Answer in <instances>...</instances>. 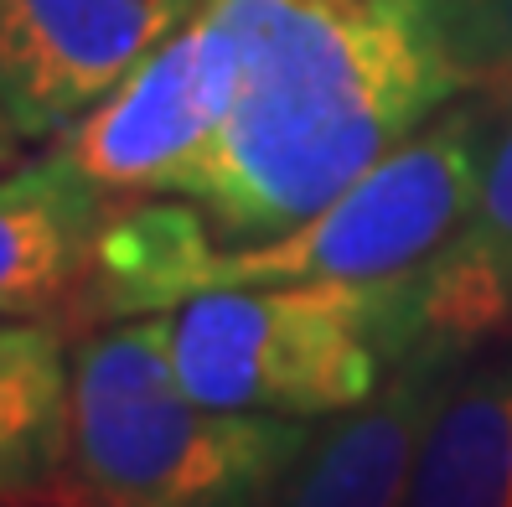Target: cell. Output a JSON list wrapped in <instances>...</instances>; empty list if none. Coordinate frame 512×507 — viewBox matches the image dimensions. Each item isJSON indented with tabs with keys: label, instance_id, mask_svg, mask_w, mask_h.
<instances>
[{
	"label": "cell",
	"instance_id": "cell-8",
	"mask_svg": "<svg viewBox=\"0 0 512 507\" xmlns=\"http://www.w3.org/2000/svg\"><path fill=\"white\" fill-rule=\"evenodd\" d=\"M461 352L419 342L399 357L378 394L316 425L269 507H404L425 425Z\"/></svg>",
	"mask_w": 512,
	"mask_h": 507
},
{
	"label": "cell",
	"instance_id": "cell-3",
	"mask_svg": "<svg viewBox=\"0 0 512 507\" xmlns=\"http://www.w3.org/2000/svg\"><path fill=\"white\" fill-rule=\"evenodd\" d=\"M316 420L207 409L176 383L161 316L73 337V430L52 507H269Z\"/></svg>",
	"mask_w": 512,
	"mask_h": 507
},
{
	"label": "cell",
	"instance_id": "cell-10",
	"mask_svg": "<svg viewBox=\"0 0 512 507\" xmlns=\"http://www.w3.org/2000/svg\"><path fill=\"white\" fill-rule=\"evenodd\" d=\"M404 507H512V347L456 363L419 440Z\"/></svg>",
	"mask_w": 512,
	"mask_h": 507
},
{
	"label": "cell",
	"instance_id": "cell-6",
	"mask_svg": "<svg viewBox=\"0 0 512 507\" xmlns=\"http://www.w3.org/2000/svg\"><path fill=\"white\" fill-rule=\"evenodd\" d=\"M202 0H0V109L42 145L94 109Z\"/></svg>",
	"mask_w": 512,
	"mask_h": 507
},
{
	"label": "cell",
	"instance_id": "cell-2",
	"mask_svg": "<svg viewBox=\"0 0 512 507\" xmlns=\"http://www.w3.org/2000/svg\"><path fill=\"white\" fill-rule=\"evenodd\" d=\"M502 119V83L440 109L321 213L280 233L218 238L182 197H119L83 295V332L213 290L383 285L425 264L466 218Z\"/></svg>",
	"mask_w": 512,
	"mask_h": 507
},
{
	"label": "cell",
	"instance_id": "cell-7",
	"mask_svg": "<svg viewBox=\"0 0 512 507\" xmlns=\"http://www.w3.org/2000/svg\"><path fill=\"white\" fill-rule=\"evenodd\" d=\"M114 202L63 140L0 166V316L52 321L78 337Z\"/></svg>",
	"mask_w": 512,
	"mask_h": 507
},
{
	"label": "cell",
	"instance_id": "cell-13",
	"mask_svg": "<svg viewBox=\"0 0 512 507\" xmlns=\"http://www.w3.org/2000/svg\"><path fill=\"white\" fill-rule=\"evenodd\" d=\"M26 145H32V140H26L16 125H11V114L6 109H0V166H11L21 151H26Z\"/></svg>",
	"mask_w": 512,
	"mask_h": 507
},
{
	"label": "cell",
	"instance_id": "cell-12",
	"mask_svg": "<svg viewBox=\"0 0 512 507\" xmlns=\"http://www.w3.org/2000/svg\"><path fill=\"white\" fill-rule=\"evenodd\" d=\"M481 16H487V37L502 73H512V0H481Z\"/></svg>",
	"mask_w": 512,
	"mask_h": 507
},
{
	"label": "cell",
	"instance_id": "cell-9",
	"mask_svg": "<svg viewBox=\"0 0 512 507\" xmlns=\"http://www.w3.org/2000/svg\"><path fill=\"white\" fill-rule=\"evenodd\" d=\"M414 347L481 352L512 332V73L502 78V119L481 187L445 244L409 275Z\"/></svg>",
	"mask_w": 512,
	"mask_h": 507
},
{
	"label": "cell",
	"instance_id": "cell-1",
	"mask_svg": "<svg viewBox=\"0 0 512 507\" xmlns=\"http://www.w3.org/2000/svg\"><path fill=\"white\" fill-rule=\"evenodd\" d=\"M238 47V104L182 202L218 238L321 213L440 109L502 83L481 0H202Z\"/></svg>",
	"mask_w": 512,
	"mask_h": 507
},
{
	"label": "cell",
	"instance_id": "cell-4",
	"mask_svg": "<svg viewBox=\"0 0 512 507\" xmlns=\"http://www.w3.org/2000/svg\"><path fill=\"white\" fill-rule=\"evenodd\" d=\"M161 316L176 383L207 409L331 420L414 352L409 275L383 285L213 290Z\"/></svg>",
	"mask_w": 512,
	"mask_h": 507
},
{
	"label": "cell",
	"instance_id": "cell-11",
	"mask_svg": "<svg viewBox=\"0 0 512 507\" xmlns=\"http://www.w3.org/2000/svg\"><path fill=\"white\" fill-rule=\"evenodd\" d=\"M73 430V337L0 316V507H52Z\"/></svg>",
	"mask_w": 512,
	"mask_h": 507
},
{
	"label": "cell",
	"instance_id": "cell-5",
	"mask_svg": "<svg viewBox=\"0 0 512 507\" xmlns=\"http://www.w3.org/2000/svg\"><path fill=\"white\" fill-rule=\"evenodd\" d=\"M233 104L238 47L197 6L182 32L52 140H63L73 161L114 197H182L197 161L218 145Z\"/></svg>",
	"mask_w": 512,
	"mask_h": 507
}]
</instances>
